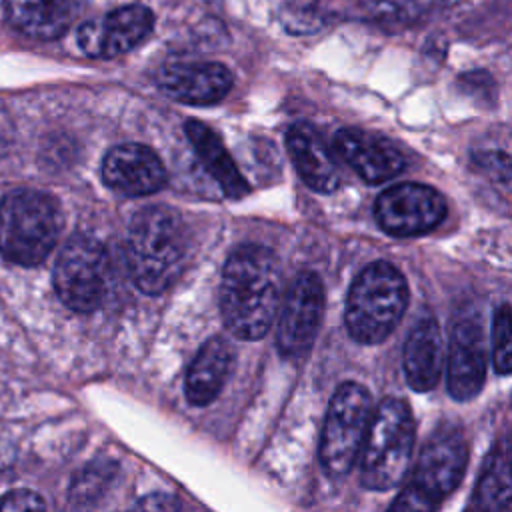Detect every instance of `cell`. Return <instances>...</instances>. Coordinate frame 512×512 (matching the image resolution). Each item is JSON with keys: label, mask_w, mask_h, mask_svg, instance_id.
Listing matches in <instances>:
<instances>
[{"label": "cell", "mask_w": 512, "mask_h": 512, "mask_svg": "<svg viewBox=\"0 0 512 512\" xmlns=\"http://www.w3.org/2000/svg\"><path fill=\"white\" fill-rule=\"evenodd\" d=\"M280 306V266L260 244L234 248L222 270L220 312L226 328L242 340L262 338Z\"/></svg>", "instance_id": "obj_1"}, {"label": "cell", "mask_w": 512, "mask_h": 512, "mask_svg": "<svg viewBox=\"0 0 512 512\" xmlns=\"http://www.w3.org/2000/svg\"><path fill=\"white\" fill-rule=\"evenodd\" d=\"M186 236L180 216L168 206L142 208L128 228L126 262L144 294L168 290L182 272Z\"/></svg>", "instance_id": "obj_2"}, {"label": "cell", "mask_w": 512, "mask_h": 512, "mask_svg": "<svg viewBox=\"0 0 512 512\" xmlns=\"http://www.w3.org/2000/svg\"><path fill=\"white\" fill-rule=\"evenodd\" d=\"M406 306L404 274L394 264L376 260L354 278L348 290L346 330L360 344H378L396 330Z\"/></svg>", "instance_id": "obj_3"}, {"label": "cell", "mask_w": 512, "mask_h": 512, "mask_svg": "<svg viewBox=\"0 0 512 512\" xmlns=\"http://www.w3.org/2000/svg\"><path fill=\"white\" fill-rule=\"evenodd\" d=\"M416 426L410 406L394 396L384 398L370 420L360 452V482L368 490L384 492L398 486L414 454Z\"/></svg>", "instance_id": "obj_4"}, {"label": "cell", "mask_w": 512, "mask_h": 512, "mask_svg": "<svg viewBox=\"0 0 512 512\" xmlns=\"http://www.w3.org/2000/svg\"><path fill=\"white\" fill-rule=\"evenodd\" d=\"M60 212L38 190L20 188L0 200V252L14 264L36 266L56 246Z\"/></svg>", "instance_id": "obj_5"}, {"label": "cell", "mask_w": 512, "mask_h": 512, "mask_svg": "<svg viewBox=\"0 0 512 512\" xmlns=\"http://www.w3.org/2000/svg\"><path fill=\"white\" fill-rule=\"evenodd\" d=\"M372 420L370 392L344 382L332 394L320 434V464L332 478L346 476L356 464Z\"/></svg>", "instance_id": "obj_6"}, {"label": "cell", "mask_w": 512, "mask_h": 512, "mask_svg": "<svg viewBox=\"0 0 512 512\" xmlns=\"http://www.w3.org/2000/svg\"><path fill=\"white\" fill-rule=\"evenodd\" d=\"M106 280L108 260L102 244L86 234L72 236L54 266L58 298L76 312H92L104 300Z\"/></svg>", "instance_id": "obj_7"}, {"label": "cell", "mask_w": 512, "mask_h": 512, "mask_svg": "<svg viewBox=\"0 0 512 512\" xmlns=\"http://www.w3.org/2000/svg\"><path fill=\"white\" fill-rule=\"evenodd\" d=\"M466 462L468 444L462 430L454 424H442L424 442L408 486L414 488L430 508H436L458 488L466 472Z\"/></svg>", "instance_id": "obj_8"}, {"label": "cell", "mask_w": 512, "mask_h": 512, "mask_svg": "<svg viewBox=\"0 0 512 512\" xmlns=\"http://www.w3.org/2000/svg\"><path fill=\"white\" fill-rule=\"evenodd\" d=\"M446 216V200L426 184L400 182L374 202V218L388 236L412 238L434 230Z\"/></svg>", "instance_id": "obj_9"}, {"label": "cell", "mask_w": 512, "mask_h": 512, "mask_svg": "<svg viewBox=\"0 0 512 512\" xmlns=\"http://www.w3.org/2000/svg\"><path fill=\"white\" fill-rule=\"evenodd\" d=\"M324 314V286L318 274L300 272L288 286L278 318L276 344L282 356H304L316 340Z\"/></svg>", "instance_id": "obj_10"}, {"label": "cell", "mask_w": 512, "mask_h": 512, "mask_svg": "<svg viewBox=\"0 0 512 512\" xmlns=\"http://www.w3.org/2000/svg\"><path fill=\"white\" fill-rule=\"evenodd\" d=\"M486 380V336L482 316L462 310L452 326L446 356V388L458 402H468L482 390Z\"/></svg>", "instance_id": "obj_11"}, {"label": "cell", "mask_w": 512, "mask_h": 512, "mask_svg": "<svg viewBox=\"0 0 512 512\" xmlns=\"http://www.w3.org/2000/svg\"><path fill=\"white\" fill-rule=\"evenodd\" d=\"M154 30V14L142 4H130L84 22L76 40L90 58H114L142 44Z\"/></svg>", "instance_id": "obj_12"}, {"label": "cell", "mask_w": 512, "mask_h": 512, "mask_svg": "<svg viewBox=\"0 0 512 512\" xmlns=\"http://www.w3.org/2000/svg\"><path fill=\"white\" fill-rule=\"evenodd\" d=\"M166 168L160 156L144 144H118L102 160V180L108 188L126 196H146L166 184Z\"/></svg>", "instance_id": "obj_13"}, {"label": "cell", "mask_w": 512, "mask_h": 512, "mask_svg": "<svg viewBox=\"0 0 512 512\" xmlns=\"http://www.w3.org/2000/svg\"><path fill=\"white\" fill-rule=\"evenodd\" d=\"M160 90L182 104L208 106L232 88V74L220 62H174L158 72Z\"/></svg>", "instance_id": "obj_14"}, {"label": "cell", "mask_w": 512, "mask_h": 512, "mask_svg": "<svg viewBox=\"0 0 512 512\" xmlns=\"http://www.w3.org/2000/svg\"><path fill=\"white\" fill-rule=\"evenodd\" d=\"M334 150L368 184L390 180L406 166L394 144L358 128L338 130L334 134Z\"/></svg>", "instance_id": "obj_15"}, {"label": "cell", "mask_w": 512, "mask_h": 512, "mask_svg": "<svg viewBox=\"0 0 512 512\" xmlns=\"http://www.w3.org/2000/svg\"><path fill=\"white\" fill-rule=\"evenodd\" d=\"M286 148L298 176L308 188L320 194H328L338 188V164L328 144L312 124H292L286 132Z\"/></svg>", "instance_id": "obj_16"}, {"label": "cell", "mask_w": 512, "mask_h": 512, "mask_svg": "<svg viewBox=\"0 0 512 512\" xmlns=\"http://www.w3.org/2000/svg\"><path fill=\"white\" fill-rule=\"evenodd\" d=\"M444 362L442 330L434 318H422L408 332L402 350V368L408 386L414 392L432 390L440 380Z\"/></svg>", "instance_id": "obj_17"}, {"label": "cell", "mask_w": 512, "mask_h": 512, "mask_svg": "<svg viewBox=\"0 0 512 512\" xmlns=\"http://www.w3.org/2000/svg\"><path fill=\"white\" fill-rule=\"evenodd\" d=\"M12 28L34 40L60 38L74 20L72 0H4Z\"/></svg>", "instance_id": "obj_18"}, {"label": "cell", "mask_w": 512, "mask_h": 512, "mask_svg": "<svg viewBox=\"0 0 512 512\" xmlns=\"http://www.w3.org/2000/svg\"><path fill=\"white\" fill-rule=\"evenodd\" d=\"M232 358V348L224 338L214 336L200 346L184 380V392L192 406H206L220 394L230 374Z\"/></svg>", "instance_id": "obj_19"}, {"label": "cell", "mask_w": 512, "mask_h": 512, "mask_svg": "<svg viewBox=\"0 0 512 512\" xmlns=\"http://www.w3.org/2000/svg\"><path fill=\"white\" fill-rule=\"evenodd\" d=\"M184 130H186V136L192 142V148L198 154L200 162L210 172V176L220 184L222 192L228 198L246 196L250 190L248 182L240 174L236 162L228 154L220 136L198 120H188L184 124Z\"/></svg>", "instance_id": "obj_20"}, {"label": "cell", "mask_w": 512, "mask_h": 512, "mask_svg": "<svg viewBox=\"0 0 512 512\" xmlns=\"http://www.w3.org/2000/svg\"><path fill=\"white\" fill-rule=\"evenodd\" d=\"M512 504V444L498 442L484 460L468 508L502 510Z\"/></svg>", "instance_id": "obj_21"}, {"label": "cell", "mask_w": 512, "mask_h": 512, "mask_svg": "<svg viewBox=\"0 0 512 512\" xmlns=\"http://www.w3.org/2000/svg\"><path fill=\"white\" fill-rule=\"evenodd\" d=\"M116 476V466L110 462L88 464L72 482L70 498L76 506H90L106 494L108 486Z\"/></svg>", "instance_id": "obj_22"}, {"label": "cell", "mask_w": 512, "mask_h": 512, "mask_svg": "<svg viewBox=\"0 0 512 512\" xmlns=\"http://www.w3.org/2000/svg\"><path fill=\"white\" fill-rule=\"evenodd\" d=\"M492 364L498 374H512V304H500L494 310Z\"/></svg>", "instance_id": "obj_23"}, {"label": "cell", "mask_w": 512, "mask_h": 512, "mask_svg": "<svg viewBox=\"0 0 512 512\" xmlns=\"http://www.w3.org/2000/svg\"><path fill=\"white\" fill-rule=\"evenodd\" d=\"M472 162L496 182L512 180V158L502 150H476L472 154Z\"/></svg>", "instance_id": "obj_24"}, {"label": "cell", "mask_w": 512, "mask_h": 512, "mask_svg": "<svg viewBox=\"0 0 512 512\" xmlns=\"http://www.w3.org/2000/svg\"><path fill=\"white\" fill-rule=\"evenodd\" d=\"M46 508L42 496L32 490H12L0 496V510H42Z\"/></svg>", "instance_id": "obj_25"}, {"label": "cell", "mask_w": 512, "mask_h": 512, "mask_svg": "<svg viewBox=\"0 0 512 512\" xmlns=\"http://www.w3.org/2000/svg\"><path fill=\"white\" fill-rule=\"evenodd\" d=\"M458 84L466 94H480V98L494 96V82L484 70H474V72L462 74L458 78Z\"/></svg>", "instance_id": "obj_26"}, {"label": "cell", "mask_w": 512, "mask_h": 512, "mask_svg": "<svg viewBox=\"0 0 512 512\" xmlns=\"http://www.w3.org/2000/svg\"><path fill=\"white\" fill-rule=\"evenodd\" d=\"M136 506L146 510H172V508H178V502L166 494H148Z\"/></svg>", "instance_id": "obj_27"}, {"label": "cell", "mask_w": 512, "mask_h": 512, "mask_svg": "<svg viewBox=\"0 0 512 512\" xmlns=\"http://www.w3.org/2000/svg\"><path fill=\"white\" fill-rule=\"evenodd\" d=\"M202 2H210V4H212V2H216V0H202Z\"/></svg>", "instance_id": "obj_28"}]
</instances>
